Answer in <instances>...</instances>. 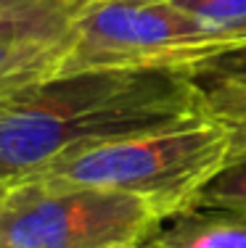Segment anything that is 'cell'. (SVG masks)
<instances>
[{
    "label": "cell",
    "instance_id": "obj_15",
    "mask_svg": "<svg viewBox=\"0 0 246 248\" xmlns=\"http://www.w3.org/2000/svg\"><path fill=\"white\" fill-rule=\"evenodd\" d=\"M0 248H8V246H0Z\"/></svg>",
    "mask_w": 246,
    "mask_h": 248
},
{
    "label": "cell",
    "instance_id": "obj_8",
    "mask_svg": "<svg viewBox=\"0 0 246 248\" xmlns=\"http://www.w3.org/2000/svg\"><path fill=\"white\" fill-rule=\"evenodd\" d=\"M193 206H220V209L246 211V153L228 158V164L209 177L198 190Z\"/></svg>",
    "mask_w": 246,
    "mask_h": 248
},
{
    "label": "cell",
    "instance_id": "obj_2",
    "mask_svg": "<svg viewBox=\"0 0 246 248\" xmlns=\"http://www.w3.org/2000/svg\"><path fill=\"white\" fill-rule=\"evenodd\" d=\"M233 135L207 108L162 129L106 140L56 158L34 177L140 198L159 219L191 209L230 158Z\"/></svg>",
    "mask_w": 246,
    "mask_h": 248
},
{
    "label": "cell",
    "instance_id": "obj_4",
    "mask_svg": "<svg viewBox=\"0 0 246 248\" xmlns=\"http://www.w3.org/2000/svg\"><path fill=\"white\" fill-rule=\"evenodd\" d=\"M228 45L172 0H90L74 16L64 74L103 69L193 72Z\"/></svg>",
    "mask_w": 246,
    "mask_h": 248
},
{
    "label": "cell",
    "instance_id": "obj_7",
    "mask_svg": "<svg viewBox=\"0 0 246 248\" xmlns=\"http://www.w3.org/2000/svg\"><path fill=\"white\" fill-rule=\"evenodd\" d=\"M209 34L233 48H246V0H172Z\"/></svg>",
    "mask_w": 246,
    "mask_h": 248
},
{
    "label": "cell",
    "instance_id": "obj_6",
    "mask_svg": "<svg viewBox=\"0 0 246 248\" xmlns=\"http://www.w3.org/2000/svg\"><path fill=\"white\" fill-rule=\"evenodd\" d=\"M146 248H246V211L191 206L164 219Z\"/></svg>",
    "mask_w": 246,
    "mask_h": 248
},
{
    "label": "cell",
    "instance_id": "obj_10",
    "mask_svg": "<svg viewBox=\"0 0 246 248\" xmlns=\"http://www.w3.org/2000/svg\"><path fill=\"white\" fill-rule=\"evenodd\" d=\"M193 79L201 87L207 85H246V48H233L204 61L193 69Z\"/></svg>",
    "mask_w": 246,
    "mask_h": 248
},
{
    "label": "cell",
    "instance_id": "obj_9",
    "mask_svg": "<svg viewBox=\"0 0 246 248\" xmlns=\"http://www.w3.org/2000/svg\"><path fill=\"white\" fill-rule=\"evenodd\" d=\"M201 93L204 108L230 129L233 140L246 138V85H207Z\"/></svg>",
    "mask_w": 246,
    "mask_h": 248
},
{
    "label": "cell",
    "instance_id": "obj_3",
    "mask_svg": "<svg viewBox=\"0 0 246 248\" xmlns=\"http://www.w3.org/2000/svg\"><path fill=\"white\" fill-rule=\"evenodd\" d=\"M162 224L146 201L45 177L8 185L0 203V246L8 248H125Z\"/></svg>",
    "mask_w": 246,
    "mask_h": 248
},
{
    "label": "cell",
    "instance_id": "obj_14",
    "mask_svg": "<svg viewBox=\"0 0 246 248\" xmlns=\"http://www.w3.org/2000/svg\"><path fill=\"white\" fill-rule=\"evenodd\" d=\"M125 248H146L143 243H135V246H125Z\"/></svg>",
    "mask_w": 246,
    "mask_h": 248
},
{
    "label": "cell",
    "instance_id": "obj_1",
    "mask_svg": "<svg viewBox=\"0 0 246 248\" xmlns=\"http://www.w3.org/2000/svg\"><path fill=\"white\" fill-rule=\"evenodd\" d=\"M204 93L180 69L61 74L0 100V182L29 180L66 153L201 114Z\"/></svg>",
    "mask_w": 246,
    "mask_h": 248
},
{
    "label": "cell",
    "instance_id": "obj_12",
    "mask_svg": "<svg viewBox=\"0 0 246 248\" xmlns=\"http://www.w3.org/2000/svg\"><path fill=\"white\" fill-rule=\"evenodd\" d=\"M56 3H61V5H66V8H72V11H77V14H80L90 0H56Z\"/></svg>",
    "mask_w": 246,
    "mask_h": 248
},
{
    "label": "cell",
    "instance_id": "obj_13",
    "mask_svg": "<svg viewBox=\"0 0 246 248\" xmlns=\"http://www.w3.org/2000/svg\"><path fill=\"white\" fill-rule=\"evenodd\" d=\"M5 193H8V185H5V182H0V203H3Z\"/></svg>",
    "mask_w": 246,
    "mask_h": 248
},
{
    "label": "cell",
    "instance_id": "obj_5",
    "mask_svg": "<svg viewBox=\"0 0 246 248\" xmlns=\"http://www.w3.org/2000/svg\"><path fill=\"white\" fill-rule=\"evenodd\" d=\"M74 16L56 0H0V100L64 74Z\"/></svg>",
    "mask_w": 246,
    "mask_h": 248
},
{
    "label": "cell",
    "instance_id": "obj_11",
    "mask_svg": "<svg viewBox=\"0 0 246 248\" xmlns=\"http://www.w3.org/2000/svg\"><path fill=\"white\" fill-rule=\"evenodd\" d=\"M241 153H246V138H236L230 145V158L233 156H241Z\"/></svg>",
    "mask_w": 246,
    "mask_h": 248
}]
</instances>
